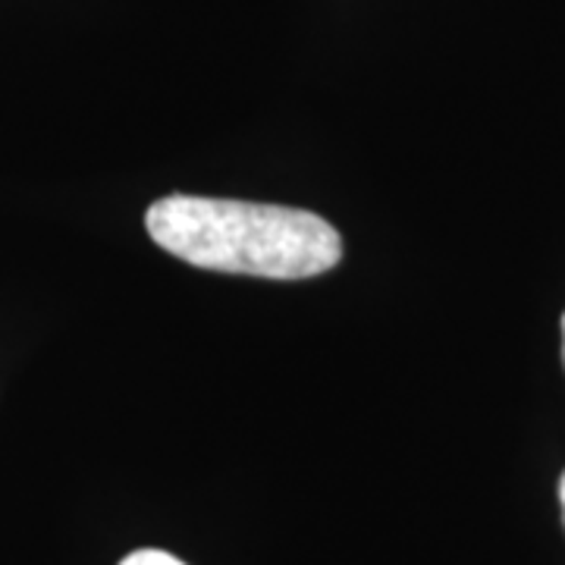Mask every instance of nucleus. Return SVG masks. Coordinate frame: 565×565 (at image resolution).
Wrapping results in <instances>:
<instances>
[{"instance_id":"obj_4","label":"nucleus","mask_w":565,"mask_h":565,"mask_svg":"<svg viewBox=\"0 0 565 565\" xmlns=\"http://www.w3.org/2000/svg\"><path fill=\"white\" fill-rule=\"evenodd\" d=\"M563 359H565V318H563Z\"/></svg>"},{"instance_id":"obj_2","label":"nucleus","mask_w":565,"mask_h":565,"mask_svg":"<svg viewBox=\"0 0 565 565\" xmlns=\"http://www.w3.org/2000/svg\"><path fill=\"white\" fill-rule=\"evenodd\" d=\"M120 565H185L177 559L173 553H163V550H136L129 553Z\"/></svg>"},{"instance_id":"obj_1","label":"nucleus","mask_w":565,"mask_h":565,"mask_svg":"<svg viewBox=\"0 0 565 565\" xmlns=\"http://www.w3.org/2000/svg\"><path fill=\"white\" fill-rule=\"evenodd\" d=\"M145 226L180 262L262 280H308L343 258V239L330 223L282 204L167 195L148 207Z\"/></svg>"},{"instance_id":"obj_3","label":"nucleus","mask_w":565,"mask_h":565,"mask_svg":"<svg viewBox=\"0 0 565 565\" xmlns=\"http://www.w3.org/2000/svg\"><path fill=\"white\" fill-rule=\"evenodd\" d=\"M559 500H563V512H565V475H563V481H559Z\"/></svg>"}]
</instances>
